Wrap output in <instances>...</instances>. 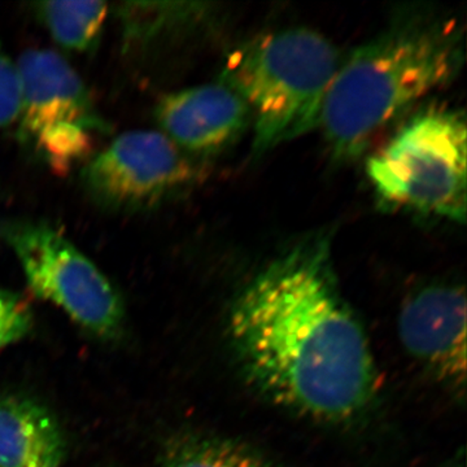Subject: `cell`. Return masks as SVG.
Returning a JSON list of instances; mask_svg holds the SVG:
<instances>
[{"instance_id":"7","label":"cell","mask_w":467,"mask_h":467,"mask_svg":"<svg viewBox=\"0 0 467 467\" xmlns=\"http://www.w3.org/2000/svg\"><path fill=\"white\" fill-rule=\"evenodd\" d=\"M198 164L161 131L119 134L82 169L95 202L117 212L155 208L201 180Z\"/></svg>"},{"instance_id":"14","label":"cell","mask_w":467,"mask_h":467,"mask_svg":"<svg viewBox=\"0 0 467 467\" xmlns=\"http://www.w3.org/2000/svg\"><path fill=\"white\" fill-rule=\"evenodd\" d=\"M21 103V82L17 64L3 50L0 43V129L17 121Z\"/></svg>"},{"instance_id":"1","label":"cell","mask_w":467,"mask_h":467,"mask_svg":"<svg viewBox=\"0 0 467 467\" xmlns=\"http://www.w3.org/2000/svg\"><path fill=\"white\" fill-rule=\"evenodd\" d=\"M229 337L247 382L300 416L346 422L376 395L367 334L325 236L300 242L252 279L230 309Z\"/></svg>"},{"instance_id":"6","label":"cell","mask_w":467,"mask_h":467,"mask_svg":"<svg viewBox=\"0 0 467 467\" xmlns=\"http://www.w3.org/2000/svg\"><path fill=\"white\" fill-rule=\"evenodd\" d=\"M0 238L14 252L36 296L58 306L99 339L121 337V296L66 234L45 221L11 220L0 223Z\"/></svg>"},{"instance_id":"10","label":"cell","mask_w":467,"mask_h":467,"mask_svg":"<svg viewBox=\"0 0 467 467\" xmlns=\"http://www.w3.org/2000/svg\"><path fill=\"white\" fill-rule=\"evenodd\" d=\"M66 451L50 409L29 396L0 393V467H60Z\"/></svg>"},{"instance_id":"13","label":"cell","mask_w":467,"mask_h":467,"mask_svg":"<svg viewBox=\"0 0 467 467\" xmlns=\"http://www.w3.org/2000/svg\"><path fill=\"white\" fill-rule=\"evenodd\" d=\"M33 325V309L26 297L0 287V350L23 340Z\"/></svg>"},{"instance_id":"4","label":"cell","mask_w":467,"mask_h":467,"mask_svg":"<svg viewBox=\"0 0 467 467\" xmlns=\"http://www.w3.org/2000/svg\"><path fill=\"white\" fill-rule=\"evenodd\" d=\"M466 138L465 116L459 110L441 107L417 113L368 159L377 195L393 208L465 223Z\"/></svg>"},{"instance_id":"5","label":"cell","mask_w":467,"mask_h":467,"mask_svg":"<svg viewBox=\"0 0 467 467\" xmlns=\"http://www.w3.org/2000/svg\"><path fill=\"white\" fill-rule=\"evenodd\" d=\"M24 143L54 173L66 175L95 155L109 131L78 73L50 50L26 51L17 61Z\"/></svg>"},{"instance_id":"12","label":"cell","mask_w":467,"mask_h":467,"mask_svg":"<svg viewBox=\"0 0 467 467\" xmlns=\"http://www.w3.org/2000/svg\"><path fill=\"white\" fill-rule=\"evenodd\" d=\"M161 467H275L247 445L201 434L171 439L161 453Z\"/></svg>"},{"instance_id":"11","label":"cell","mask_w":467,"mask_h":467,"mask_svg":"<svg viewBox=\"0 0 467 467\" xmlns=\"http://www.w3.org/2000/svg\"><path fill=\"white\" fill-rule=\"evenodd\" d=\"M36 12L58 46L86 52L99 41L109 11L104 2H45Z\"/></svg>"},{"instance_id":"3","label":"cell","mask_w":467,"mask_h":467,"mask_svg":"<svg viewBox=\"0 0 467 467\" xmlns=\"http://www.w3.org/2000/svg\"><path fill=\"white\" fill-rule=\"evenodd\" d=\"M340 63L333 43L306 27L264 34L230 55L221 81L250 110L254 155L318 128Z\"/></svg>"},{"instance_id":"8","label":"cell","mask_w":467,"mask_h":467,"mask_svg":"<svg viewBox=\"0 0 467 467\" xmlns=\"http://www.w3.org/2000/svg\"><path fill=\"white\" fill-rule=\"evenodd\" d=\"M405 350L453 391L465 393L466 296L454 285H427L411 295L399 316Z\"/></svg>"},{"instance_id":"2","label":"cell","mask_w":467,"mask_h":467,"mask_svg":"<svg viewBox=\"0 0 467 467\" xmlns=\"http://www.w3.org/2000/svg\"><path fill=\"white\" fill-rule=\"evenodd\" d=\"M457 21L401 18L340 63L319 126L335 159H355L417 101L450 84L463 66Z\"/></svg>"},{"instance_id":"9","label":"cell","mask_w":467,"mask_h":467,"mask_svg":"<svg viewBox=\"0 0 467 467\" xmlns=\"http://www.w3.org/2000/svg\"><path fill=\"white\" fill-rule=\"evenodd\" d=\"M250 110L225 82L165 95L156 109L161 133L189 155H212L244 131Z\"/></svg>"}]
</instances>
